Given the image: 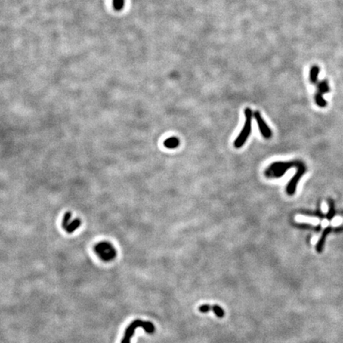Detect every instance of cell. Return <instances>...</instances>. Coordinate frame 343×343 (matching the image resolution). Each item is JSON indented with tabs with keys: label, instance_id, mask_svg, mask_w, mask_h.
<instances>
[{
	"label": "cell",
	"instance_id": "cell-3",
	"mask_svg": "<svg viewBox=\"0 0 343 343\" xmlns=\"http://www.w3.org/2000/svg\"><path fill=\"white\" fill-rule=\"evenodd\" d=\"M253 111L249 107L246 108L245 110V116H246V122H245L244 127L236 138L233 145L236 148H241L243 146L249 136L250 135L251 129H252V117H253Z\"/></svg>",
	"mask_w": 343,
	"mask_h": 343
},
{
	"label": "cell",
	"instance_id": "cell-10",
	"mask_svg": "<svg viewBox=\"0 0 343 343\" xmlns=\"http://www.w3.org/2000/svg\"><path fill=\"white\" fill-rule=\"evenodd\" d=\"M319 74V68L316 65H314L311 68L310 70V81L311 84H317L318 76Z\"/></svg>",
	"mask_w": 343,
	"mask_h": 343
},
{
	"label": "cell",
	"instance_id": "cell-6",
	"mask_svg": "<svg viewBox=\"0 0 343 343\" xmlns=\"http://www.w3.org/2000/svg\"><path fill=\"white\" fill-rule=\"evenodd\" d=\"M305 172H306V167L304 164H302L299 168H297L296 173H295V176L292 178V180L289 181L288 186H287V189H286V191H287V193H288L289 196H292V195L295 194V190H296L297 184H298V182L299 181L300 178L303 176V175L305 173Z\"/></svg>",
	"mask_w": 343,
	"mask_h": 343
},
{
	"label": "cell",
	"instance_id": "cell-12",
	"mask_svg": "<svg viewBox=\"0 0 343 343\" xmlns=\"http://www.w3.org/2000/svg\"><path fill=\"white\" fill-rule=\"evenodd\" d=\"M318 89L321 94H325L330 91V88L328 86L326 80H322L318 84Z\"/></svg>",
	"mask_w": 343,
	"mask_h": 343
},
{
	"label": "cell",
	"instance_id": "cell-15",
	"mask_svg": "<svg viewBox=\"0 0 343 343\" xmlns=\"http://www.w3.org/2000/svg\"><path fill=\"white\" fill-rule=\"evenodd\" d=\"M210 310H212V307H211L209 304H202L199 307V311L201 313H207L210 311Z\"/></svg>",
	"mask_w": 343,
	"mask_h": 343
},
{
	"label": "cell",
	"instance_id": "cell-5",
	"mask_svg": "<svg viewBox=\"0 0 343 343\" xmlns=\"http://www.w3.org/2000/svg\"><path fill=\"white\" fill-rule=\"evenodd\" d=\"M81 225V221L79 218H72V213L66 212L62 219V227L67 233H72L76 231Z\"/></svg>",
	"mask_w": 343,
	"mask_h": 343
},
{
	"label": "cell",
	"instance_id": "cell-13",
	"mask_svg": "<svg viewBox=\"0 0 343 343\" xmlns=\"http://www.w3.org/2000/svg\"><path fill=\"white\" fill-rule=\"evenodd\" d=\"M314 99H315V102H316V104H318L319 107H326V101L325 99H324V98L323 97V95H322V94L320 92L316 93V94H315Z\"/></svg>",
	"mask_w": 343,
	"mask_h": 343
},
{
	"label": "cell",
	"instance_id": "cell-4",
	"mask_svg": "<svg viewBox=\"0 0 343 343\" xmlns=\"http://www.w3.org/2000/svg\"><path fill=\"white\" fill-rule=\"evenodd\" d=\"M95 251L104 261H110L116 256V250L112 245L107 242H99L95 246Z\"/></svg>",
	"mask_w": 343,
	"mask_h": 343
},
{
	"label": "cell",
	"instance_id": "cell-1",
	"mask_svg": "<svg viewBox=\"0 0 343 343\" xmlns=\"http://www.w3.org/2000/svg\"><path fill=\"white\" fill-rule=\"evenodd\" d=\"M303 163L299 161H288V162H275L267 168L265 176L268 177L278 178L284 176V174L292 168H299Z\"/></svg>",
	"mask_w": 343,
	"mask_h": 343
},
{
	"label": "cell",
	"instance_id": "cell-2",
	"mask_svg": "<svg viewBox=\"0 0 343 343\" xmlns=\"http://www.w3.org/2000/svg\"><path fill=\"white\" fill-rule=\"evenodd\" d=\"M137 327L143 328L145 330V332L149 333V334H153L155 331V326H154V325L152 323L142 321V320H140V319H137V320L133 321L130 324V326L125 329L124 337L122 340L121 343H130L131 338L134 335Z\"/></svg>",
	"mask_w": 343,
	"mask_h": 343
},
{
	"label": "cell",
	"instance_id": "cell-7",
	"mask_svg": "<svg viewBox=\"0 0 343 343\" xmlns=\"http://www.w3.org/2000/svg\"><path fill=\"white\" fill-rule=\"evenodd\" d=\"M253 115H254V118L257 121V125H258V127H259V130L261 133L262 136L265 138H270L272 137V131H271L270 128L268 127V125L266 124V122H264V119L262 118L261 113L257 110L254 112Z\"/></svg>",
	"mask_w": 343,
	"mask_h": 343
},
{
	"label": "cell",
	"instance_id": "cell-8",
	"mask_svg": "<svg viewBox=\"0 0 343 343\" xmlns=\"http://www.w3.org/2000/svg\"><path fill=\"white\" fill-rule=\"evenodd\" d=\"M180 145V140L176 137H170L168 138L164 141V145L168 149H176Z\"/></svg>",
	"mask_w": 343,
	"mask_h": 343
},
{
	"label": "cell",
	"instance_id": "cell-11",
	"mask_svg": "<svg viewBox=\"0 0 343 343\" xmlns=\"http://www.w3.org/2000/svg\"><path fill=\"white\" fill-rule=\"evenodd\" d=\"M112 7L117 12L122 11L125 7V0H112Z\"/></svg>",
	"mask_w": 343,
	"mask_h": 343
},
{
	"label": "cell",
	"instance_id": "cell-14",
	"mask_svg": "<svg viewBox=\"0 0 343 343\" xmlns=\"http://www.w3.org/2000/svg\"><path fill=\"white\" fill-rule=\"evenodd\" d=\"M212 311H213V312L215 313L216 316H218V318H222L225 315L224 310L220 306L217 305V304H215V305L212 306Z\"/></svg>",
	"mask_w": 343,
	"mask_h": 343
},
{
	"label": "cell",
	"instance_id": "cell-16",
	"mask_svg": "<svg viewBox=\"0 0 343 343\" xmlns=\"http://www.w3.org/2000/svg\"><path fill=\"white\" fill-rule=\"evenodd\" d=\"M330 208H329V211H328L327 218L328 219H331L334 214V203L332 201H330Z\"/></svg>",
	"mask_w": 343,
	"mask_h": 343
},
{
	"label": "cell",
	"instance_id": "cell-9",
	"mask_svg": "<svg viewBox=\"0 0 343 343\" xmlns=\"http://www.w3.org/2000/svg\"><path fill=\"white\" fill-rule=\"evenodd\" d=\"M330 229L328 228V227L324 230L323 233V234H322L321 236V238H320V239L319 240V242H318V243H317L316 245V250L318 251V252H321V251L323 250L324 243H325L326 238V235H327L328 233H330Z\"/></svg>",
	"mask_w": 343,
	"mask_h": 343
}]
</instances>
